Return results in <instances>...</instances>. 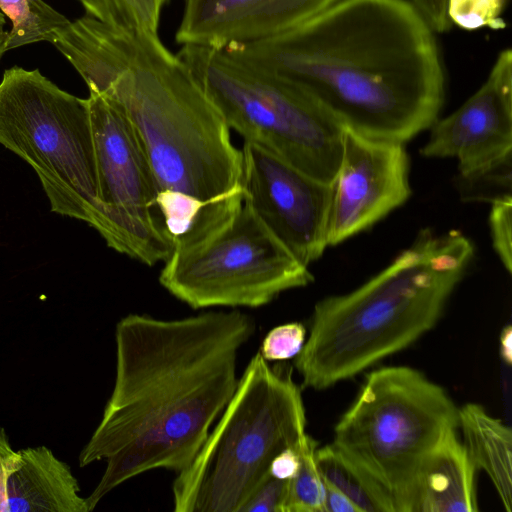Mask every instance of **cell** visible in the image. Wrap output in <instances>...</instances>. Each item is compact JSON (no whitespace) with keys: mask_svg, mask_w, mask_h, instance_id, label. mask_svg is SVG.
Segmentation results:
<instances>
[{"mask_svg":"<svg viewBox=\"0 0 512 512\" xmlns=\"http://www.w3.org/2000/svg\"><path fill=\"white\" fill-rule=\"evenodd\" d=\"M88 16L107 25L158 33L160 15L169 0H77Z\"/></svg>","mask_w":512,"mask_h":512,"instance_id":"20","label":"cell"},{"mask_svg":"<svg viewBox=\"0 0 512 512\" xmlns=\"http://www.w3.org/2000/svg\"><path fill=\"white\" fill-rule=\"evenodd\" d=\"M500 354L505 363H512V328L505 326L500 334Z\"/></svg>","mask_w":512,"mask_h":512,"instance_id":"31","label":"cell"},{"mask_svg":"<svg viewBox=\"0 0 512 512\" xmlns=\"http://www.w3.org/2000/svg\"><path fill=\"white\" fill-rule=\"evenodd\" d=\"M17 459L18 451L12 448L5 430L0 427V512H5L6 509L7 479Z\"/></svg>","mask_w":512,"mask_h":512,"instance_id":"28","label":"cell"},{"mask_svg":"<svg viewBox=\"0 0 512 512\" xmlns=\"http://www.w3.org/2000/svg\"><path fill=\"white\" fill-rule=\"evenodd\" d=\"M506 0H449L448 16L452 24L467 30L481 27L502 29L501 18Z\"/></svg>","mask_w":512,"mask_h":512,"instance_id":"23","label":"cell"},{"mask_svg":"<svg viewBox=\"0 0 512 512\" xmlns=\"http://www.w3.org/2000/svg\"><path fill=\"white\" fill-rule=\"evenodd\" d=\"M434 33L409 0H337L285 33L223 50L301 87L344 127L405 144L443 107Z\"/></svg>","mask_w":512,"mask_h":512,"instance_id":"3","label":"cell"},{"mask_svg":"<svg viewBox=\"0 0 512 512\" xmlns=\"http://www.w3.org/2000/svg\"><path fill=\"white\" fill-rule=\"evenodd\" d=\"M317 442L306 434L299 448V468L290 479L286 512H324L325 483L318 470Z\"/></svg>","mask_w":512,"mask_h":512,"instance_id":"22","label":"cell"},{"mask_svg":"<svg viewBox=\"0 0 512 512\" xmlns=\"http://www.w3.org/2000/svg\"><path fill=\"white\" fill-rule=\"evenodd\" d=\"M177 55L245 142L332 185L341 161L344 126L308 92L223 49L182 45Z\"/></svg>","mask_w":512,"mask_h":512,"instance_id":"6","label":"cell"},{"mask_svg":"<svg viewBox=\"0 0 512 512\" xmlns=\"http://www.w3.org/2000/svg\"><path fill=\"white\" fill-rule=\"evenodd\" d=\"M411 195L405 144L344 127L341 161L332 183L327 245L370 228Z\"/></svg>","mask_w":512,"mask_h":512,"instance_id":"12","label":"cell"},{"mask_svg":"<svg viewBox=\"0 0 512 512\" xmlns=\"http://www.w3.org/2000/svg\"><path fill=\"white\" fill-rule=\"evenodd\" d=\"M313 281L244 202L220 230L173 249L159 275L172 296L193 309L258 308Z\"/></svg>","mask_w":512,"mask_h":512,"instance_id":"9","label":"cell"},{"mask_svg":"<svg viewBox=\"0 0 512 512\" xmlns=\"http://www.w3.org/2000/svg\"><path fill=\"white\" fill-rule=\"evenodd\" d=\"M456 432H448L422 461L407 512L478 511L477 469Z\"/></svg>","mask_w":512,"mask_h":512,"instance_id":"16","label":"cell"},{"mask_svg":"<svg viewBox=\"0 0 512 512\" xmlns=\"http://www.w3.org/2000/svg\"><path fill=\"white\" fill-rule=\"evenodd\" d=\"M455 183L463 202L491 205L512 200V152L468 173H458Z\"/></svg>","mask_w":512,"mask_h":512,"instance_id":"21","label":"cell"},{"mask_svg":"<svg viewBox=\"0 0 512 512\" xmlns=\"http://www.w3.org/2000/svg\"><path fill=\"white\" fill-rule=\"evenodd\" d=\"M301 390L258 351L190 465L172 485L175 512H240L274 457L306 436Z\"/></svg>","mask_w":512,"mask_h":512,"instance_id":"5","label":"cell"},{"mask_svg":"<svg viewBox=\"0 0 512 512\" xmlns=\"http://www.w3.org/2000/svg\"><path fill=\"white\" fill-rule=\"evenodd\" d=\"M458 428L476 469L490 478L507 512L512 508V432L477 403L458 408Z\"/></svg>","mask_w":512,"mask_h":512,"instance_id":"17","label":"cell"},{"mask_svg":"<svg viewBox=\"0 0 512 512\" xmlns=\"http://www.w3.org/2000/svg\"><path fill=\"white\" fill-rule=\"evenodd\" d=\"M0 10L11 21L4 51L37 42L52 43L70 20L43 0H0Z\"/></svg>","mask_w":512,"mask_h":512,"instance_id":"19","label":"cell"},{"mask_svg":"<svg viewBox=\"0 0 512 512\" xmlns=\"http://www.w3.org/2000/svg\"><path fill=\"white\" fill-rule=\"evenodd\" d=\"M290 479L269 476L249 497L240 512H286Z\"/></svg>","mask_w":512,"mask_h":512,"instance_id":"26","label":"cell"},{"mask_svg":"<svg viewBox=\"0 0 512 512\" xmlns=\"http://www.w3.org/2000/svg\"><path fill=\"white\" fill-rule=\"evenodd\" d=\"M299 463L298 449L287 448L274 457L269 473L272 477L289 480L296 475Z\"/></svg>","mask_w":512,"mask_h":512,"instance_id":"29","label":"cell"},{"mask_svg":"<svg viewBox=\"0 0 512 512\" xmlns=\"http://www.w3.org/2000/svg\"><path fill=\"white\" fill-rule=\"evenodd\" d=\"M458 428V407L448 393L416 369L371 371L337 422L332 444L407 512L418 469L431 450Z\"/></svg>","mask_w":512,"mask_h":512,"instance_id":"8","label":"cell"},{"mask_svg":"<svg viewBox=\"0 0 512 512\" xmlns=\"http://www.w3.org/2000/svg\"><path fill=\"white\" fill-rule=\"evenodd\" d=\"M306 340V329L299 322L271 329L262 341L260 354L266 361H284L295 357Z\"/></svg>","mask_w":512,"mask_h":512,"instance_id":"24","label":"cell"},{"mask_svg":"<svg viewBox=\"0 0 512 512\" xmlns=\"http://www.w3.org/2000/svg\"><path fill=\"white\" fill-rule=\"evenodd\" d=\"M324 512L360 511L347 496L325 483Z\"/></svg>","mask_w":512,"mask_h":512,"instance_id":"30","label":"cell"},{"mask_svg":"<svg viewBox=\"0 0 512 512\" xmlns=\"http://www.w3.org/2000/svg\"><path fill=\"white\" fill-rule=\"evenodd\" d=\"M337 0H183L175 39L225 49L264 41L309 20Z\"/></svg>","mask_w":512,"mask_h":512,"instance_id":"14","label":"cell"},{"mask_svg":"<svg viewBox=\"0 0 512 512\" xmlns=\"http://www.w3.org/2000/svg\"><path fill=\"white\" fill-rule=\"evenodd\" d=\"M315 460L324 482L347 496L360 512H395L384 488L332 443L317 447Z\"/></svg>","mask_w":512,"mask_h":512,"instance_id":"18","label":"cell"},{"mask_svg":"<svg viewBox=\"0 0 512 512\" xmlns=\"http://www.w3.org/2000/svg\"><path fill=\"white\" fill-rule=\"evenodd\" d=\"M489 227L493 248L509 274L512 272V200L491 204Z\"/></svg>","mask_w":512,"mask_h":512,"instance_id":"25","label":"cell"},{"mask_svg":"<svg viewBox=\"0 0 512 512\" xmlns=\"http://www.w3.org/2000/svg\"><path fill=\"white\" fill-rule=\"evenodd\" d=\"M0 145L34 169L52 212L83 221L104 236L87 98L62 90L38 69L5 70Z\"/></svg>","mask_w":512,"mask_h":512,"instance_id":"7","label":"cell"},{"mask_svg":"<svg viewBox=\"0 0 512 512\" xmlns=\"http://www.w3.org/2000/svg\"><path fill=\"white\" fill-rule=\"evenodd\" d=\"M5 512H90L70 466L45 446L18 450Z\"/></svg>","mask_w":512,"mask_h":512,"instance_id":"15","label":"cell"},{"mask_svg":"<svg viewBox=\"0 0 512 512\" xmlns=\"http://www.w3.org/2000/svg\"><path fill=\"white\" fill-rule=\"evenodd\" d=\"M242 154L244 202L280 244L309 267L328 247L332 185L252 142L244 141Z\"/></svg>","mask_w":512,"mask_h":512,"instance_id":"11","label":"cell"},{"mask_svg":"<svg viewBox=\"0 0 512 512\" xmlns=\"http://www.w3.org/2000/svg\"><path fill=\"white\" fill-rule=\"evenodd\" d=\"M53 45L89 91L113 100L133 125L173 249L224 227L244 203L242 150L189 67L158 33L86 15L70 22Z\"/></svg>","mask_w":512,"mask_h":512,"instance_id":"1","label":"cell"},{"mask_svg":"<svg viewBox=\"0 0 512 512\" xmlns=\"http://www.w3.org/2000/svg\"><path fill=\"white\" fill-rule=\"evenodd\" d=\"M254 332L253 318L236 309L117 323L114 387L79 456L82 467L106 461L86 498L90 511L137 475L190 465L237 388L238 354Z\"/></svg>","mask_w":512,"mask_h":512,"instance_id":"2","label":"cell"},{"mask_svg":"<svg viewBox=\"0 0 512 512\" xmlns=\"http://www.w3.org/2000/svg\"><path fill=\"white\" fill-rule=\"evenodd\" d=\"M434 32H445L452 23L448 16L449 0H409Z\"/></svg>","mask_w":512,"mask_h":512,"instance_id":"27","label":"cell"},{"mask_svg":"<svg viewBox=\"0 0 512 512\" xmlns=\"http://www.w3.org/2000/svg\"><path fill=\"white\" fill-rule=\"evenodd\" d=\"M99 198L107 246L148 266L173 250L157 207L158 188L140 139L122 109L89 91Z\"/></svg>","mask_w":512,"mask_h":512,"instance_id":"10","label":"cell"},{"mask_svg":"<svg viewBox=\"0 0 512 512\" xmlns=\"http://www.w3.org/2000/svg\"><path fill=\"white\" fill-rule=\"evenodd\" d=\"M462 232L422 229L393 261L353 291L314 307L294 365L302 386L327 389L399 352L431 330L472 260Z\"/></svg>","mask_w":512,"mask_h":512,"instance_id":"4","label":"cell"},{"mask_svg":"<svg viewBox=\"0 0 512 512\" xmlns=\"http://www.w3.org/2000/svg\"><path fill=\"white\" fill-rule=\"evenodd\" d=\"M4 24H5L4 16L2 13H0V59H1L2 55L5 53L4 40H5L6 31L4 30Z\"/></svg>","mask_w":512,"mask_h":512,"instance_id":"32","label":"cell"},{"mask_svg":"<svg viewBox=\"0 0 512 512\" xmlns=\"http://www.w3.org/2000/svg\"><path fill=\"white\" fill-rule=\"evenodd\" d=\"M426 158H455L465 174L512 152V52L502 50L481 87L429 128Z\"/></svg>","mask_w":512,"mask_h":512,"instance_id":"13","label":"cell"}]
</instances>
